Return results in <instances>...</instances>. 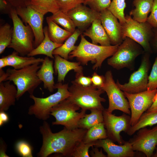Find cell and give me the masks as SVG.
<instances>
[{
  "instance_id": "obj_30",
  "label": "cell",
  "mask_w": 157,
  "mask_h": 157,
  "mask_svg": "<svg viewBox=\"0 0 157 157\" xmlns=\"http://www.w3.org/2000/svg\"><path fill=\"white\" fill-rule=\"evenodd\" d=\"M27 5L44 15L49 12L53 14L59 10L56 0H28Z\"/></svg>"
},
{
  "instance_id": "obj_42",
  "label": "cell",
  "mask_w": 157,
  "mask_h": 157,
  "mask_svg": "<svg viewBox=\"0 0 157 157\" xmlns=\"http://www.w3.org/2000/svg\"><path fill=\"white\" fill-rule=\"evenodd\" d=\"M91 78L92 85L97 88L101 89L104 82V76L99 75L94 72Z\"/></svg>"
},
{
  "instance_id": "obj_36",
  "label": "cell",
  "mask_w": 157,
  "mask_h": 157,
  "mask_svg": "<svg viewBox=\"0 0 157 157\" xmlns=\"http://www.w3.org/2000/svg\"><path fill=\"white\" fill-rule=\"evenodd\" d=\"M111 2L110 0H85L83 4L88 5L93 10L100 13L108 9Z\"/></svg>"
},
{
  "instance_id": "obj_18",
  "label": "cell",
  "mask_w": 157,
  "mask_h": 157,
  "mask_svg": "<svg viewBox=\"0 0 157 157\" xmlns=\"http://www.w3.org/2000/svg\"><path fill=\"white\" fill-rule=\"evenodd\" d=\"M94 146L102 148L107 153L108 157H133L136 155L129 141L117 145L107 138L96 141Z\"/></svg>"
},
{
  "instance_id": "obj_33",
  "label": "cell",
  "mask_w": 157,
  "mask_h": 157,
  "mask_svg": "<svg viewBox=\"0 0 157 157\" xmlns=\"http://www.w3.org/2000/svg\"><path fill=\"white\" fill-rule=\"evenodd\" d=\"M13 28L7 23L0 27V54L10 44L12 38Z\"/></svg>"
},
{
  "instance_id": "obj_43",
  "label": "cell",
  "mask_w": 157,
  "mask_h": 157,
  "mask_svg": "<svg viewBox=\"0 0 157 157\" xmlns=\"http://www.w3.org/2000/svg\"><path fill=\"white\" fill-rule=\"evenodd\" d=\"M13 8L8 5L7 2L5 0H0V10L1 13L8 14L10 15Z\"/></svg>"
},
{
  "instance_id": "obj_39",
  "label": "cell",
  "mask_w": 157,
  "mask_h": 157,
  "mask_svg": "<svg viewBox=\"0 0 157 157\" xmlns=\"http://www.w3.org/2000/svg\"><path fill=\"white\" fill-rule=\"evenodd\" d=\"M156 89H157V56L149 75L147 86V90H153Z\"/></svg>"
},
{
  "instance_id": "obj_32",
  "label": "cell",
  "mask_w": 157,
  "mask_h": 157,
  "mask_svg": "<svg viewBox=\"0 0 157 157\" xmlns=\"http://www.w3.org/2000/svg\"><path fill=\"white\" fill-rule=\"evenodd\" d=\"M49 17L56 24L60 25L65 29L72 33L76 29V27L70 18L67 14L60 10Z\"/></svg>"
},
{
  "instance_id": "obj_2",
  "label": "cell",
  "mask_w": 157,
  "mask_h": 157,
  "mask_svg": "<svg viewBox=\"0 0 157 157\" xmlns=\"http://www.w3.org/2000/svg\"><path fill=\"white\" fill-rule=\"evenodd\" d=\"M80 42L76 48L71 52L69 59L75 58L83 65H87L89 61L94 64V70L101 68L104 61L111 56L117 50L119 45L103 46L94 44L88 41L82 34Z\"/></svg>"
},
{
  "instance_id": "obj_21",
  "label": "cell",
  "mask_w": 157,
  "mask_h": 157,
  "mask_svg": "<svg viewBox=\"0 0 157 157\" xmlns=\"http://www.w3.org/2000/svg\"><path fill=\"white\" fill-rule=\"evenodd\" d=\"M17 94V87L10 81L0 83V111L6 112L15 105Z\"/></svg>"
},
{
  "instance_id": "obj_14",
  "label": "cell",
  "mask_w": 157,
  "mask_h": 157,
  "mask_svg": "<svg viewBox=\"0 0 157 157\" xmlns=\"http://www.w3.org/2000/svg\"><path fill=\"white\" fill-rule=\"evenodd\" d=\"M17 13L23 22L28 24L33 31L34 38V48L43 40L44 35L43 23L44 15L29 5L15 8Z\"/></svg>"
},
{
  "instance_id": "obj_20",
  "label": "cell",
  "mask_w": 157,
  "mask_h": 157,
  "mask_svg": "<svg viewBox=\"0 0 157 157\" xmlns=\"http://www.w3.org/2000/svg\"><path fill=\"white\" fill-rule=\"evenodd\" d=\"M90 38L92 43L101 45H111L109 38L103 27L100 18L95 19L91 25L83 33Z\"/></svg>"
},
{
  "instance_id": "obj_1",
  "label": "cell",
  "mask_w": 157,
  "mask_h": 157,
  "mask_svg": "<svg viewBox=\"0 0 157 157\" xmlns=\"http://www.w3.org/2000/svg\"><path fill=\"white\" fill-rule=\"evenodd\" d=\"M39 129L42 138V145L37 154L40 157H47L53 153L71 157L75 147L82 141L87 131L81 128L71 130L64 127L61 131L53 133L46 121Z\"/></svg>"
},
{
  "instance_id": "obj_40",
  "label": "cell",
  "mask_w": 157,
  "mask_h": 157,
  "mask_svg": "<svg viewBox=\"0 0 157 157\" xmlns=\"http://www.w3.org/2000/svg\"><path fill=\"white\" fill-rule=\"evenodd\" d=\"M151 13L147 22L154 28H157V0H153Z\"/></svg>"
},
{
  "instance_id": "obj_12",
  "label": "cell",
  "mask_w": 157,
  "mask_h": 157,
  "mask_svg": "<svg viewBox=\"0 0 157 157\" xmlns=\"http://www.w3.org/2000/svg\"><path fill=\"white\" fill-rule=\"evenodd\" d=\"M103 123L108 138L113 142L122 144L125 141L120 135L124 131L127 133L131 126V116L124 113L119 116L115 115L104 109L103 111Z\"/></svg>"
},
{
  "instance_id": "obj_29",
  "label": "cell",
  "mask_w": 157,
  "mask_h": 157,
  "mask_svg": "<svg viewBox=\"0 0 157 157\" xmlns=\"http://www.w3.org/2000/svg\"><path fill=\"white\" fill-rule=\"evenodd\" d=\"M157 124V112H144L136 123L131 126L126 133L131 136L140 129Z\"/></svg>"
},
{
  "instance_id": "obj_24",
  "label": "cell",
  "mask_w": 157,
  "mask_h": 157,
  "mask_svg": "<svg viewBox=\"0 0 157 157\" xmlns=\"http://www.w3.org/2000/svg\"><path fill=\"white\" fill-rule=\"evenodd\" d=\"M153 0H134L135 8L129 12V15L135 21L140 23L147 21L149 13L152 8Z\"/></svg>"
},
{
  "instance_id": "obj_51",
  "label": "cell",
  "mask_w": 157,
  "mask_h": 157,
  "mask_svg": "<svg viewBox=\"0 0 157 157\" xmlns=\"http://www.w3.org/2000/svg\"><path fill=\"white\" fill-rule=\"evenodd\" d=\"M152 157H157V148H156V152L153 154Z\"/></svg>"
},
{
  "instance_id": "obj_3",
  "label": "cell",
  "mask_w": 157,
  "mask_h": 157,
  "mask_svg": "<svg viewBox=\"0 0 157 157\" xmlns=\"http://www.w3.org/2000/svg\"><path fill=\"white\" fill-rule=\"evenodd\" d=\"M69 87L70 96L67 99L71 103L76 105L81 110H90L92 109H97L103 110L105 109L101 103L106 100L101 97L104 91L99 89L92 85L88 87L79 85L74 81Z\"/></svg>"
},
{
  "instance_id": "obj_50",
  "label": "cell",
  "mask_w": 157,
  "mask_h": 157,
  "mask_svg": "<svg viewBox=\"0 0 157 157\" xmlns=\"http://www.w3.org/2000/svg\"><path fill=\"white\" fill-rule=\"evenodd\" d=\"M7 66V62L5 56H3L0 59V69Z\"/></svg>"
},
{
  "instance_id": "obj_28",
  "label": "cell",
  "mask_w": 157,
  "mask_h": 157,
  "mask_svg": "<svg viewBox=\"0 0 157 157\" xmlns=\"http://www.w3.org/2000/svg\"><path fill=\"white\" fill-rule=\"evenodd\" d=\"M91 113L86 114L79 121L78 128L88 130L92 127L104 121L103 110L97 109L90 110Z\"/></svg>"
},
{
  "instance_id": "obj_37",
  "label": "cell",
  "mask_w": 157,
  "mask_h": 157,
  "mask_svg": "<svg viewBox=\"0 0 157 157\" xmlns=\"http://www.w3.org/2000/svg\"><path fill=\"white\" fill-rule=\"evenodd\" d=\"M85 0H56L59 10L65 13L77 6L83 3Z\"/></svg>"
},
{
  "instance_id": "obj_6",
  "label": "cell",
  "mask_w": 157,
  "mask_h": 157,
  "mask_svg": "<svg viewBox=\"0 0 157 157\" xmlns=\"http://www.w3.org/2000/svg\"><path fill=\"white\" fill-rule=\"evenodd\" d=\"M13 24L12 40L8 48H12L21 56H24L34 48L32 30L28 24L25 25L17 14L15 8L10 14Z\"/></svg>"
},
{
  "instance_id": "obj_26",
  "label": "cell",
  "mask_w": 157,
  "mask_h": 157,
  "mask_svg": "<svg viewBox=\"0 0 157 157\" xmlns=\"http://www.w3.org/2000/svg\"><path fill=\"white\" fill-rule=\"evenodd\" d=\"M83 33L80 29H76L62 45L53 51V55H58L68 60L69 53L76 48L77 46L75 44L79 36Z\"/></svg>"
},
{
  "instance_id": "obj_35",
  "label": "cell",
  "mask_w": 157,
  "mask_h": 157,
  "mask_svg": "<svg viewBox=\"0 0 157 157\" xmlns=\"http://www.w3.org/2000/svg\"><path fill=\"white\" fill-rule=\"evenodd\" d=\"M95 142L85 143L82 141L74 149L71 157H90L89 152L90 148L94 146Z\"/></svg>"
},
{
  "instance_id": "obj_48",
  "label": "cell",
  "mask_w": 157,
  "mask_h": 157,
  "mask_svg": "<svg viewBox=\"0 0 157 157\" xmlns=\"http://www.w3.org/2000/svg\"><path fill=\"white\" fill-rule=\"evenodd\" d=\"M7 147L6 144L3 141H1V142L0 147V157H9L6 154Z\"/></svg>"
},
{
  "instance_id": "obj_5",
  "label": "cell",
  "mask_w": 157,
  "mask_h": 157,
  "mask_svg": "<svg viewBox=\"0 0 157 157\" xmlns=\"http://www.w3.org/2000/svg\"><path fill=\"white\" fill-rule=\"evenodd\" d=\"M68 88V83H58L55 84V89H57V91L47 97L40 98L33 94H30L29 97L33 101L34 103L29 107L28 114L34 115L44 121L47 120L49 118L52 108L70 96Z\"/></svg>"
},
{
  "instance_id": "obj_8",
  "label": "cell",
  "mask_w": 157,
  "mask_h": 157,
  "mask_svg": "<svg viewBox=\"0 0 157 157\" xmlns=\"http://www.w3.org/2000/svg\"><path fill=\"white\" fill-rule=\"evenodd\" d=\"M144 52L140 45L131 38L126 37L115 52L108 59L107 63L117 70L124 68L133 69L136 58Z\"/></svg>"
},
{
  "instance_id": "obj_25",
  "label": "cell",
  "mask_w": 157,
  "mask_h": 157,
  "mask_svg": "<svg viewBox=\"0 0 157 157\" xmlns=\"http://www.w3.org/2000/svg\"><path fill=\"white\" fill-rule=\"evenodd\" d=\"M14 51L11 54L5 56L7 66H11L16 69H19L33 64L42 63L44 59L33 56H19Z\"/></svg>"
},
{
  "instance_id": "obj_17",
  "label": "cell",
  "mask_w": 157,
  "mask_h": 157,
  "mask_svg": "<svg viewBox=\"0 0 157 157\" xmlns=\"http://www.w3.org/2000/svg\"><path fill=\"white\" fill-rule=\"evenodd\" d=\"M76 27L83 32L96 19L100 18V13L82 4L69 10L67 13Z\"/></svg>"
},
{
  "instance_id": "obj_46",
  "label": "cell",
  "mask_w": 157,
  "mask_h": 157,
  "mask_svg": "<svg viewBox=\"0 0 157 157\" xmlns=\"http://www.w3.org/2000/svg\"><path fill=\"white\" fill-rule=\"evenodd\" d=\"M9 119L8 114L4 111H0V126L7 122Z\"/></svg>"
},
{
  "instance_id": "obj_22",
  "label": "cell",
  "mask_w": 157,
  "mask_h": 157,
  "mask_svg": "<svg viewBox=\"0 0 157 157\" xmlns=\"http://www.w3.org/2000/svg\"><path fill=\"white\" fill-rule=\"evenodd\" d=\"M53 61L49 57L44 59L40 67L37 72V75L43 83L44 88L49 92H53L55 89L53 74Z\"/></svg>"
},
{
  "instance_id": "obj_44",
  "label": "cell",
  "mask_w": 157,
  "mask_h": 157,
  "mask_svg": "<svg viewBox=\"0 0 157 157\" xmlns=\"http://www.w3.org/2000/svg\"><path fill=\"white\" fill-rule=\"evenodd\" d=\"M92 150L89 153L90 155L92 157H106L107 156L104 154L102 151V149L99 151L98 147L92 146L91 147Z\"/></svg>"
},
{
  "instance_id": "obj_23",
  "label": "cell",
  "mask_w": 157,
  "mask_h": 157,
  "mask_svg": "<svg viewBox=\"0 0 157 157\" xmlns=\"http://www.w3.org/2000/svg\"><path fill=\"white\" fill-rule=\"evenodd\" d=\"M44 37L42 42L27 55L28 56H34L39 55H44L52 59H54L53 54V51L60 46L62 44H58L52 41L49 37L48 27L43 28Z\"/></svg>"
},
{
  "instance_id": "obj_27",
  "label": "cell",
  "mask_w": 157,
  "mask_h": 157,
  "mask_svg": "<svg viewBox=\"0 0 157 157\" xmlns=\"http://www.w3.org/2000/svg\"><path fill=\"white\" fill-rule=\"evenodd\" d=\"M46 19L49 37L54 42L62 44L72 34L60 27L49 17H47Z\"/></svg>"
},
{
  "instance_id": "obj_13",
  "label": "cell",
  "mask_w": 157,
  "mask_h": 157,
  "mask_svg": "<svg viewBox=\"0 0 157 157\" xmlns=\"http://www.w3.org/2000/svg\"><path fill=\"white\" fill-rule=\"evenodd\" d=\"M157 91V89L146 90L135 93L124 92L129 104L131 126L135 124L141 115L150 107Z\"/></svg>"
},
{
  "instance_id": "obj_7",
  "label": "cell",
  "mask_w": 157,
  "mask_h": 157,
  "mask_svg": "<svg viewBox=\"0 0 157 157\" xmlns=\"http://www.w3.org/2000/svg\"><path fill=\"white\" fill-rule=\"evenodd\" d=\"M125 22L121 24L124 38H129L140 45L145 52L152 53L151 43L153 38V28L147 21L142 23L134 20L130 15L125 16Z\"/></svg>"
},
{
  "instance_id": "obj_15",
  "label": "cell",
  "mask_w": 157,
  "mask_h": 157,
  "mask_svg": "<svg viewBox=\"0 0 157 157\" xmlns=\"http://www.w3.org/2000/svg\"><path fill=\"white\" fill-rule=\"evenodd\" d=\"M138 131L129 141L133 149L142 152L147 157H152L157 145V125L151 129L145 127Z\"/></svg>"
},
{
  "instance_id": "obj_16",
  "label": "cell",
  "mask_w": 157,
  "mask_h": 157,
  "mask_svg": "<svg viewBox=\"0 0 157 157\" xmlns=\"http://www.w3.org/2000/svg\"><path fill=\"white\" fill-rule=\"evenodd\" d=\"M100 18L110 40L111 44L120 45L124 37L121 24L117 19L108 9L100 12Z\"/></svg>"
},
{
  "instance_id": "obj_4",
  "label": "cell",
  "mask_w": 157,
  "mask_h": 157,
  "mask_svg": "<svg viewBox=\"0 0 157 157\" xmlns=\"http://www.w3.org/2000/svg\"><path fill=\"white\" fill-rule=\"evenodd\" d=\"M40 64H33L19 69L10 68L7 69V78L5 81H12L16 86L17 100L26 92L30 94H33L35 90L42 82L37 75V72L41 67Z\"/></svg>"
},
{
  "instance_id": "obj_45",
  "label": "cell",
  "mask_w": 157,
  "mask_h": 157,
  "mask_svg": "<svg viewBox=\"0 0 157 157\" xmlns=\"http://www.w3.org/2000/svg\"><path fill=\"white\" fill-rule=\"evenodd\" d=\"M154 35L151 43V45L155 51H157V28H153Z\"/></svg>"
},
{
  "instance_id": "obj_49",
  "label": "cell",
  "mask_w": 157,
  "mask_h": 157,
  "mask_svg": "<svg viewBox=\"0 0 157 157\" xmlns=\"http://www.w3.org/2000/svg\"><path fill=\"white\" fill-rule=\"evenodd\" d=\"M7 78L6 72L2 69H0V83L4 82Z\"/></svg>"
},
{
  "instance_id": "obj_19",
  "label": "cell",
  "mask_w": 157,
  "mask_h": 157,
  "mask_svg": "<svg viewBox=\"0 0 157 157\" xmlns=\"http://www.w3.org/2000/svg\"><path fill=\"white\" fill-rule=\"evenodd\" d=\"M54 56V71L58 74V83L64 82L66 76L71 70H74L76 73H83V68L80 62L69 61L57 55Z\"/></svg>"
},
{
  "instance_id": "obj_31",
  "label": "cell",
  "mask_w": 157,
  "mask_h": 157,
  "mask_svg": "<svg viewBox=\"0 0 157 157\" xmlns=\"http://www.w3.org/2000/svg\"><path fill=\"white\" fill-rule=\"evenodd\" d=\"M108 138L103 122L98 124L87 130L82 140L85 143Z\"/></svg>"
},
{
  "instance_id": "obj_52",
  "label": "cell",
  "mask_w": 157,
  "mask_h": 157,
  "mask_svg": "<svg viewBox=\"0 0 157 157\" xmlns=\"http://www.w3.org/2000/svg\"></svg>"
},
{
  "instance_id": "obj_34",
  "label": "cell",
  "mask_w": 157,
  "mask_h": 157,
  "mask_svg": "<svg viewBox=\"0 0 157 157\" xmlns=\"http://www.w3.org/2000/svg\"><path fill=\"white\" fill-rule=\"evenodd\" d=\"M125 0H112L108 9L119 20L122 24L126 21L124 10L126 7Z\"/></svg>"
},
{
  "instance_id": "obj_41",
  "label": "cell",
  "mask_w": 157,
  "mask_h": 157,
  "mask_svg": "<svg viewBox=\"0 0 157 157\" xmlns=\"http://www.w3.org/2000/svg\"><path fill=\"white\" fill-rule=\"evenodd\" d=\"M91 78V76H84L83 73H76L74 81L81 86L88 87L92 85Z\"/></svg>"
},
{
  "instance_id": "obj_11",
  "label": "cell",
  "mask_w": 157,
  "mask_h": 157,
  "mask_svg": "<svg viewBox=\"0 0 157 157\" xmlns=\"http://www.w3.org/2000/svg\"><path fill=\"white\" fill-rule=\"evenodd\" d=\"M105 81L101 89L106 92L109 101L106 110L112 113L115 110L121 111L129 115L131 113L128 100L113 79L110 70L107 71L104 75Z\"/></svg>"
},
{
  "instance_id": "obj_9",
  "label": "cell",
  "mask_w": 157,
  "mask_h": 157,
  "mask_svg": "<svg viewBox=\"0 0 157 157\" xmlns=\"http://www.w3.org/2000/svg\"><path fill=\"white\" fill-rule=\"evenodd\" d=\"M80 108L67 99L63 100L53 106L51 110L50 115L56 119L52 124L62 125L71 130L78 128L79 121L84 116L86 111L81 110L80 112H77Z\"/></svg>"
},
{
  "instance_id": "obj_10",
  "label": "cell",
  "mask_w": 157,
  "mask_h": 157,
  "mask_svg": "<svg viewBox=\"0 0 157 157\" xmlns=\"http://www.w3.org/2000/svg\"><path fill=\"white\" fill-rule=\"evenodd\" d=\"M150 54L145 52L143 53L140 66L131 75L128 83L122 84L117 80L116 84L123 92L135 93L147 90L148 72L151 66Z\"/></svg>"
},
{
  "instance_id": "obj_47",
  "label": "cell",
  "mask_w": 157,
  "mask_h": 157,
  "mask_svg": "<svg viewBox=\"0 0 157 157\" xmlns=\"http://www.w3.org/2000/svg\"><path fill=\"white\" fill-rule=\"evenodd\" d=\"M146 112H157V91L155 95L151 105Z\"/></svg>"
},
{
  "instance_id": "obj_38",
  "label": "cell",
  "mask_w": 157,
  "mask_h": 157,
  "mask_svg": "<svg viewBox=\"0 0 157 157\" xmlns=\"http://www.w3.org/2000/svg\"><path fill=\"white\" fill-rule=\"evenodd\" d=\"M15 148L18 153L23 157H33L32 149L27 142L20 140L16 144Z\"/></svg>"
}]
</instances>
